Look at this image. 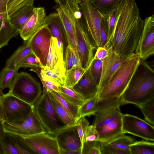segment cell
<instances>
[{"label": "cell", "instance_id": "6da1fadb", "mask_svg": "<svg viewBox=\"0 0 154 154\" xmlns=\"http://www.w3.org/2000/svg\"><path fill=\"white\" fill-rule=\"evenodd\" d=\"M117 8L114 35L109 47L119 56L128 57L134 53L144 20L135 0H121Z\"/></svg>", "mask_w": 154, "mask_h": 154}, {"label": "cell", "instance_id": "7a4b0ae2", "mask_svg": "<svg viewBox=\"0 0 154 154\" xmlns=\"http://www.w3.org/2000/svg\"><path fill=\"white\" fill-rule=\"evenodd\" d=\"M154 98V71L145 61L140 63L128 86L120 97L121 106H140Z\"/></svg>", "mask_w": 154, "mask_h": 154}, {"label": "cell", "instance_id": "3957f363", "mask_svg": "<svg viewBox=\"0 0 154 154\" xmlns=\"http://www.w3.org/2000/svg\"><path fill=\"white\" fill-rule=\"evenodd\" d=\"M120 98L100 103L93 123L99 135V141L106 143L124 134Z\"/></svg>", "mask_w": 154, "mask_h": 154}, {"label": "cell", "instance_id": "277c9868", "mask_svg": "<svg viewBox=\"0 0 154 154\" xmlns=\"http://www.w3.org/2000/svg\"><path fill=\"white\" fill-rule=\"evenodd\" d=\"M140 60L135 53L131 55L98 91L97 97L100 103L121 97L130 83Z\"/></svg>", "mask_w": 154, "mask_h": 154}, {"label": "cell", "instance_id": "5b68a950", "mask_svg": "<svg viewBox=\"0 0 154 154\" xmlns=\"http://www.w3.org/2000/svg\"><path fill=\"white\" fill-rule=\"evenodd\" d=\"M35 112L47 132L54 135L66 126L57 115L49 95L43 89L42 94L32 105Z\"/></svg>", "mask_w": 154, "mask_h": 154}, {"label": "cell", "instance_id": "8992f818", "mask_svg": "<svg viewBox=\"0 0 154 154\" xmlns=\"http://www.w3.org/2000/svg\"><path fill=\"white\" fill-rule=\"evenodd\" d=\"M8 92L33 105L42 91L40 83L29 74L22 72L17 73Z\"/></svg>", "mask_w": 154, "mask_h": 154}, {"label": "cell", "instance_id": "52a82bcc", "mask_svg": "<svg viewBox=\"0 0 154 154\" xmlns=\"http://www.w3.org/2000/svg\"><path fill=\"white\" fill-rule=\"evenodd\" d=\"M4 122L9 124L21 123L27 118L33 110L31 105L9 92L0 99Z\"/></svg>", "mask_w": 154, "mask_h": 154}, {"label": "cell", "instance_id": "ba28073f", "mask_svg": "<svg viewBox=\"0 0 154 154\" xmlns=\"http://www.w3.org/2000/svg\"><path fill=\"white\" fill-rule=\"evenodd\" d=\"M56 10L63 23L68 45L77 51L75 24L82 16L79 4L75 0L69 1L59 5Z\"/></svg>", "mask_w": 154, "mask_h": 154}, {"label": "cell", "instance_id": "9c48e42d", "mask_svg": "<svg viewBox=\"0 0 154 154\" xmlns=\"http://www.w3.org/2000/svg\"><path fill=\"white\" fill-rule=\"evenodd\" d=\"M77 34L76 49L81 67L86 70L94 58V51L96 48L88 34L85 23L81 18L75 24Z\"/></svg>", "mask_w": 154, "mask_h": 154}, {"label": "cell", "instance_id": "30bf717a", "mask_svg": "<svg viewBox=\"0 0 154 154\" xmlns=\"http://www.w3.org/2000/svg\"><path fill=\"white\" fill-rule=\"evenodd\" d=\"M79 6L89 35L97 48L101 46L100 32L103 14L95 8L90 1L81 3Z\"/></svg>", "mask_w": 154, "mask_h": 154}, {"label": "cell", "instance_id": "8fae6325", "mask_svg": "<svg viewBox=\"0 0 154 154\" xmlns=\"http://www.w3.org/2000/svg\"><path fill=\"white\" fill-rule=\"evenodd\" d=\"M122 130L124 134H130L147 140H154V126L137 116L123 114Z\"/></svg>", "mask_w": 154, "mask_h": 154}, {"label": "cell", "instance_id": "7c38bea8", "mask_svg": "<svg viewBox=\"0 0 154 154\" xmlns=\"http://www.w3.org/2000/svg\"><path fill=\"white\" fill-rule=\"evenodd\" d=\"M23 137L35 154H60L56 138L47 132Z\"/></svg>", "mask_w": 154, "mask_h": 154}, {"label": "cell", "instance_id": "4fadbf2b", "mask_svg": "<svg viewBox=\"0 0 154 154\" xmlns=\"http://www.w3.org/2000/svg\"><path fill=\"white\" fill-rule=\"evenodd\" d=\"M52 36L48 28L43 25L30 38L32 52L38 60L41 66H46Z\"/></svg>", "mask_w": 154, "mask_h": 154}, {"label": "cell", "instance_id": "5bb4252c", "mask_svg": "<svg viewBox=\"0 0 154 154\" xmlns=\"http://www.w3.org/2000/svg\"><path fill=\"white\" fill-rule=\"evenodd\" d=\"M144 20L143 28L135 53L146 60L154 54V16L152 14Z\"/></svg>", "mask_w": 154, "mask_h": 154}, {"label": "cell", "instance_id": "9a60e30c", "mask_svg": "<svg viewBox=\"0 0 154 154\" xmlns=\"http://www.w3.org/2000/svg\"><path fill=\"white\" fill-rule=\"evenodd\" d=\"M5 132L22 137L46 132L41 122L33 110L26 120L16 124L3 122Z\"/></svg>", "mask_w": 154, "mask_h": 154}, {"label": "cell", "instance_id": "2e32d148", "mask_svg": "<svg viewBox=\"0 0 154 154\" xmlns=\"http://www.w3.org/2000/svg\"><path fill=\"white\" fill-rule=\"evenodd\" d=\"M54 136L59 149L79 151L82 154V143L78 133L76 123L63 127Z\"/></svg>", "mask_w": 154, "mask_h": 154}, {"label": "cell", "instance_id": "e0dca14e", "mask_svg": "<svg viewBox=\"0 0 154 154\" xmlns=\"http://www.w3.org/2000/svg\"><path fill=\"white\" fill-rule=\"evenodd\" d=\"M109 51L107 56L102 60V73L98 91L108 82L118 69L132 54L128 57H121L110 47L109 48Z\"/></svg>", "mask_w": 154, "mask_h": 154}, {"label": "cell", "instance_id": "ac0fdd59", "mask_svg": "<svg viewBox=\"0 0 154 154\" xmlns=\"http://www.w3.org/2000/svg\"><path fill=\"white\" fill-rule=\"evenodd\" d=\"M64 50L63 44H57V38L52 36L50 38L49 50L45 67L50 70H59L65 73Z\"/></svg>", "mask_w": 154, "mask_h": 154}, {"label": "cell", "instance_id": "d6986e66", "mask_svg": "<svg viewBox=\"0 0 154 154\" xmlns=\"http://www.w3.org/2000/svg\"><path fill=\"white\" fill-rule=\"evenodd\" d=\"M46 16L44 8H34L32 15L19 32L24 41L29 39L43 25Z\"/></svg>", "mask_w": 154, "mask_h": 154}, {"label": "cell", "instance_id": "ffe728a7", "mask_svg": "<svg viewBox=\"0 0 154 154\" xmlns=\"http://www.w3.org/2000/svg\"><path fill=\"white\" fill-rule=\"evenodd\" d=\"M71 88L82 97L85 101L97 94L98 91V86L92 78L89 67L77 83Z\"/></svg>", "mask_w": 154, "mask_h": 154}, {"label": "cell", "instance_id": "44dd1931", "mask_svg": "<svg viewBox=\"0 0 154 154\" xmlns=\"http://www.w3.org/2000/svg\"><path fill=\"white\" fill-rule=\"evenodd\" d=\"M43 25L47 26L52 36L61 41L65 46V32L61 20L57 12L51 13L46 16Z\"/></svg>", "mask_w": 154, "mask_h": 154}, {"label": "cell", "instance_id": "7402d4cb", "mask_svg": "<svg viewBox=\"0 0 154 154\" xmlns=\"http://www.w3.org/2000/svg\"><path fill=\"white\" fill-rule=\"evenodd\" d=\"M34 8L33 5L24 6L16 11L9 17L10 22L19 32L32 15Z\"/></svg>", "mask_w": 154, "mask_h": 154}, {"label": "cell", "instance_id": "603a6c76", "mask_svg": "<svg viewBox=\"0 0 154 154\" xmlns=\"http://www.w3.org/2000/svg\"><path fill=\"white\" fill-rule=\"evenodd\" d=\"M24 41L23 45L20 46L7 60L5 67L18 71L17 69V64L26 56L32 53L30 38Z\"/></svg>", "mask_w": 154, "mask_h": 154}, {"label": "cell", "instance_id": "cb8c5ba5", "mask_svg": "<svg viewBox=\"0 0 154 154\" xmlns=\"http://www.w3.org/2000/svg\"><path fill=\"white\" fill-rule=\"evenodd\" d=\"M19 34L17 29L10 22L8 16L3 18L0 27V47L8 45L9 40Z\"/></svg>", "mask_w": 154, "mask_h": 154}, {"label": "cell", "instance_id": "d4e9b609", "mask_svg": "<svg viewBox=\"0 0 154 154\" xmlns=\"http://www.w3.org/2000/svg\"><path fill=\"white\" fill-rule=\"evenodd\" d=\"M47 91L56 112L64 124L66 126H69L76 124L77 122L75 119L55 98L50 92Z\"/></svg>", "mask_w": 154, "mask_h": 154}, {"label": "cell", "instance_id": "484cf974", "mask_svg": "<svg viewBox=\"0 0 154 154\" xmlns=\"http://www.w3.org/2000/svg\"><path fill=\"white\" fill-rule=\"evenodd\" d=\"M130 154H154V143L148 140L135 141L129 146Z\"/></svg>", "mask_w": 154, "mask_h": 154}, {"label": "cell", "instance_id": "4316f807", "mask_svg": "<svg viewBox=\"0 0 154 154\" xmlns=\"http://www.w3.org/2000/svg\"><path fill=\"white\" fill-rule=\"evenodd\" d=\"M60 95L73 104L80 107L85 102L82 97L71 87L62 85L59 87Z\"/></svg>", "mask_w": 154, "mask_h": 154}, {"label": "cell", "instance_id": "83f0119b", "mask_svg": "<svg viewBox=\"0 0 154 154\" xmlns=\"http://www.w3.org/2000/svg\"><path fill=\"white\" fill-rule=\"evenodd\" d=\"M99 103L97 94L85 101L79 107L80 118L94 115L97 110Z\"/></svg>", "mask_w": 154, "mask_h": 154}, {"label": "cell", "instance_id": "f1b7e54d", "mask_svg": "<svg viewBox=\"0 0 154 154\" xmlns=\"http://www.w3.org/2000/svg\"><path fill=\"white\" fill-rule=\"evenodd\" d=\"M86 70L79 66H72L70 70L65 71L64 85L70 87L74 86Z\"/></svg>", "mask_w": 154, "mask_h": 154}, {"label": "cell", "instance_id": "f546056e", "mask_svg": "<svg viewBox=\"0 0 154 154\" xmlns=\"http://www.w3.org/2000/svg\"><path fill=\"white\" fill-rule=\"evenodd\" d=\"M135 141L131 137L124 134L105 143L116 148L128 152L130 154V145Z\"/></svg>", "mask_w": 154, "mask_h": 154}, {"label": "cell", "instance_id": "4dcf8cb0", "mask_svg": "<svg viewBox=\"0 0 154 154\" xmlns=\"http://www.w3.org/2000/svg\"><path fill=\"white\" fill-rule=\"evenodd\" d=\"M50 92L71 116L78 122L80 118L79 112V107L71 103L58 93L54 91Z\"/></svg>", "mask_w": 154, "mask_h": 154}, {"label": "cell", "instance_id": "1f68e13d", "mask_svg": "<svg viewBox=\"0 0 154 154\" xmlns=\"http://www.w3.org/2000/svg\"><path fill=\"white\" fill-rule=\"evenodd\" d=\"M121 0H90L96 10L102 14H106L114 9Z\"/></svg>", "mask_w": 154, "mask_h": 154}, {"label": "cell", "instance_id": "d6a6232c", "mask_svg": "<svg viewBox=\"0 0 154 154\" xmlns=\"http://www.w3.org/2000/svg\"><path fill=\"white\" fill-rule=\"evenodd\" d=\"M2 154H19L10 133L5 132L1 140Z\"/></svg>", "mask_w": 154, "mask_h": 154}, {"label": "cell", "instance_id": "836d02e7", "mask_svg": "<svg viewBox=\"0 0 154 154\" xmlns=\"http://www.w3.org/2000/svg\"><path fill=\"white\" fill-rule=\"evenodd\" d=\"M18 71L12 70L6 67L0 72V88L2 90L9 88L18 73Z\"/></svg>", "mask_w": 154, "mask_h": 154}, {"label": "cell", "instance_id": "e575fe53", "mask_svg": "<svg viewBox=\"0 0 154 154\" xmlns=\"http://www.w3.org/2000/svg\"><path fill=\"white\" fill-rule=\"evenodd\" d=\"M40 74L47 77L60 86L64 85L65 73L59 70H50L41 66Z\"/></svg>", "mask_w": 154, "mask_h": 154}, {"label": "cell", "instance_id": "d590c367", "mask_svg": "<svg viewBox=\"0 0 154 154\" xmlns=\"http://www.w3.org/2000/svg\"><path fill=\"white\" fill-rule=\"evenodd\" d=\"M117 5L115 8L108 13L103 14L105 18L106 22L109 47L113 39L116 23L117 14Z\"/></svg>", "mask_w": 154, "mask_h": 154}, {"label": "cell", "instance_id": "8d00e7d4", "mask_svg": "<svg viewBox=\"0 0 154 154\" xmlns=\"http://www.w3.org/2000/svg\"><path fill=\"white\" fill-rule=\"evenodd\" d=\"M141 111L145 120L151 125H154V98L140 106H137Z\"/></svg>", "mask_w": 154, "mask_h": 154}, {"label": "cell", "instance_id": "74e56055", "mask_svg": "<svg viewBox=\"0 0 154 154\" xmlns=\"http://www.w3.org/2000/svg\"><path fill=\"white\" fill-rule=\"evenodd\" d=\"M89 68L93 81L99 86L102 73V60L93 58Z\"/></svg>", "mask_w": 154, "mask_h": 154}, {"label": "cell", "instance_id": "f35d334b", "mask_svg": "<svg viewBox=\"0 0 154 154\" xmlns=\"http://www.w3.org/2000/svg\"><path fill=\"white\" fill-rule=\"evenodd\" d=\"M35 0H8L7 13L10 17L12 14L19 8L26 5H33Z\"/></svg>", "mask_w": 154, "mask_h": 154}, {"label": "cell", "instance_id": "ab89813d", "mask_svg": "<svg viewBox=\"0 0 154 154\" xmlns=\"http://www.w3.org/2000/svg\"><path fill=\"white\" fill-rule=\"evenodd\" d=\"M10 134L14 142L19 154H35L27 146L22 137L15 134Z\"/></svg>", "mask_w": 154, "mask_h": 154}, {"label": "cell", "instance_id": "60d3db41", "mask_svg": "<svg viewBox=\"0 0 154 154\" xmlns=\"http://www.w3.org/2000/svg\"><path fill=\"white\" fill-rule=\"evenodd\" d=\"M41 67L40 62L38 59L32 53L26 56L17 64V69L20 68H32Z\"/></svg>", "mask_w": 154, "mask_h": 154}, {"label": "cell", "instance_id": "b9f144b4", "mask_svg": "<svg viewBox=\"0 0 154 154\" xmlns=\"http://www.w3.org/2000/svg\"><path fill=\"white\" fill-rule=\"evenodd\" d=\"M101 143L99 140L85 142L82 154H101Z\"/></svg>", "mask_w": 154, "mask_h": 154}, {"label": "cell", "instance_id": "7bdbcfd3", "mask_svg": "<svg viewBox=\"0 0 154 154\" xmlns=\"http://www.w3.org/2000/svg\"><path fill=\"white\" fill-rule=\"evenodd\" d=\"M89 123L85 117H82L76 123L77 130L82 143V150L85 142L86 133Z\"/></svg>", "mask_w": 154, "mask_h": 154}, {"label": "cell", "instance_id": "ee69618b", "mask_svg": "<svg viewBox=\"0 0 154 154\" xmlns=\"http://www.w3.org/2000/svg\"><path fill=\"white\" fill-rule=\"evenodd\" d=\"M100 35V46L109 48V46L108 31L106 19L103 14L101 20Z\"/></svg>", "mask_w": 154, "mask_h": 154}, {"label": "cell", "instance_id": "f6af8a7d", "mask_svg": "<svg viewBox=\"0 0 154 154\" xmlns=\"http://www.w3.org/2000/svg\"><path fill=\"white\" fill-rule=\"evenodd\" d=\"M101 143V154H130L128 152L112 146L105 143Z\"/></svg>", "mask_w": 154, "mask_h": 154}, {"label": "cell", "instance_id": "bcb514c9", "mask_svg": "<svg viewBox=\"0 0 154 154\" xmlns=\"http://www.w3.org/2000/svg\"><path fill=\"white\" fill-rule=\"evenodd\" d=\"M99 140V135L94 125H89L88 128L85 142Z\"/></svg>", "mask_w": 154, "mask_h": 154}, {"label": "cell", "instance_id": "7dc6e473", "mask_svg": "<svg viewBox=\"0 0 154 154\" xmlns=\"http://www.w3.org/2000/svg\"><path fill=\"white\" fill-rule=\"evenodd\" d=\"M64 61L65 71L70 70L72 67L71 47L69 45H68L66 47Z\"/></svg>", "mask_w": 154, "mask_h": 154}, {"label": "cell", "instance_id": "c3c4849f", "mask_svg": "<svg viewBox=\"0 0 154 154\" xmlns=\"http://www.w3.org/2000/svg\"><path fill=\"white\" fill-rule=\"evenodd\" d=\"M109 48L100 46L97 48L94 58L102 60L107 56L109 54Z\"/></svg>", "mask_w": 154, "mask_h": 154}, {"label": "cell", "instance_id": "681fc988", "mask_svg": "<svg viewBox=\"0 0 154 154\" xmlns=\"http://www.w3.org/2000/svg\"><path fill=\"white\" fill-rule=\"evenodd\" d=\"M73 66L81 67L79 56L77 51L71 48Z\"/></svg>", "mask_w": 154, "mask_h": 154}, {"label": "cell", "instance_id": "f907efd6", "mask_svg": "<svg viewBox=\"0 0 154 154\" xmlns=\"http://www.w3.org/2000/svg\"><path fill=\"white\" fill-rule=\"evenodd\" d=\"M8 0H0V13L7 12Z\"/></svg>", "mask_w": 154, "mask_h": 154}, {"label": "cell", "instance_id": "816d5d0a", "mask_svg": "<svg viewBox=\"0 0 154 154\" xmlns=\"http://www.w3.org/2000/svg\"><path fill=\"white\" fill-rule=\"evenodd\" d=\"M60 154H81L79 151H75L71 150H62L60 149Z\"/></svg>", "mask_w": 154, "mask_h": 154}, {"label": "cell", "instance_id": "f5cc1de1", "mask_svg": "<svg viewBox=\"0 0 154 154\" xmlns=\"http://www.w3.org/2000/svg\"><path fill=\"white\" fill-rule=\"evenodd\" d=\"M3 122L0 121V154H2L1 147V137L4 133Z\"/></svg>", "mask_w": 154, "mask_h": 154}, {"label": "cell", "instance_id": "db71d44e", "mask_svg": "<svg viewBox=\"0 0 154 154\" xmlns=\"http://www.w3.org/2000/svg\"><path fill=\"white\" fill-rule=\"evenodd\" d=\"M4 94L2 90L0 88V99ZM0 121L3 122L4 119L1 106L0 104Z\"/></svg>", "mask_w": 154, "mask_h": 154}, {"label": "cell", "instance_id": "11a10c76", "mask_svg": "<svg viewBox=\"0 0 154 154\" xmlns=\"http://www.w3.org/2000/svg\"><path fill=\"white\" fill-rule=\"evenodd\" d=\"M73 0H54L55 2L59 4V5H63L65 4L67 2ZM79 3L78 0H75Z\"/></svg>", "mask_w": 154, "mask_h": 154}, {"label": "cell", "instance_id": "9f6ffc18", "mask_svg": "<svg viewBox=\"0 0 154 154\" xmlns=\"http://www.w3.org/2000/svg\"><path fill=\"white\" fill-rule=\"evenodd\" d=\"M7 16L8 15L7 12L0 13V23L2 22L3 18Z\"/></svg>", "mask_w": 154, "mask_h": 154}, {"label": "cell", "instance_id": "6f0895ef", "mask_svg": "<svg viewBox=\"0 0 154 154\" xmlns=\"http://www.w3.org/2000/svg\"><path fill=\"white\" fill-rule=\"evenodd\" d=\"M78 2L79 4H81L82 3L87 2V1H90V0H78Z\"/></svg>", "mask_w": 154, "mask_h": 154}, {"label": "cell", "instance_id": "680465c9", "mask_svg": "<svg viewBox=\"0 0 154 154\" xmlns=\"http://www.w3.org/2000/svg\"><path fill=\"white\" fill-rule=\"evenodd\" d=\"M1 23H0V26H1Z\"/></svg>", "mask_w": 154, "mask_h": 154}, {"label": "cell", "instance_id": "91938a15", "mask_svg": "<svg viewBox=\"0 0 154 154\" xmlns=\"http://www.w3.org/2000/svg\"><path fill=\"white\" fill-rule=\"evenodd\" d=\"M1 48L0 47V49H1Z\"/></svg>", "mask_w": 154, "mask_h": 154}]
</instances>
